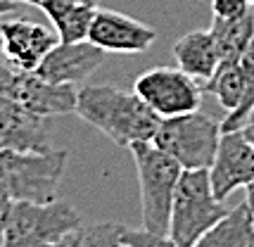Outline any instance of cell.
I'll use <instances>...</instances> for the list:
<instances>
[{"label":"cell","instance_id":"cell-1","mask_svg":"<svg viewBox=\"0 0 254 247\" xmlns=\"http://www.w3.org/2000/svg\"><path fill=\"white\" fill-rule=\"evenodd\" d=\"M74 112L122 147L152 143L162 122V117L152 112L135 90H124L117 86L78 88Z\"/></svg>","mask_w":254,"mask_h":247},{"label":"cell","instance_id":"cell-2","mask_svg":"<svg viewBox=\"0 0 254 247\" xmlns=\"http://www.w3.org/2000/svg\"><path fill=\"white\" fill-rule=\"evenodd\" d=\"M66 150H0V192L12 202H53Z\"/></svg>","mask_w":254,"mask_h":247},{"label":"cell","instance_id":"cell-3","mask_svg":"<svg viewBox=\"0 0 254 247\" xmlns=\"http://www.w3.org/2000/svg\"><path fill=\"white\" fill-rule=\"evenodd\" d=\"M128 150L138 171L143 228L155 233H169L174 195L183 167L155 143H135Z\"/></svg>","mask_w":254,"mask_h":247},{"label":"cell","instance_id":"cell-4","mask_svg":"<svg viewBox=\"0 0 254 247\" xmlns=\"http://www.w3.org/2000/svg\"><path fill=\"white\" fill-rule=\"evenodd\" d=\"M228 212L211 190L209 169H183L174 195L169 236L181 247H192Z\"/></svg>","mask_w":254,"mask_h":247},{"label":"cell","instance_id":"cell-5","mask_svg":"<svg viewBox=\"0 0 254 247\" xmlns=\"http://www.w3.org/2000/svg\"><path fill=\"white\" fill-rule=\"evenodd\" d=\"M221 133V122L195 110L162 119L152 143L169 152L183 169H209Z\"/></svg>","mask_w":254,"mask_h":247},{"label":"cell","instance_id":"cell-6","mask_svg":"<svg viewBox=\"0 0 254 247\" xmlns=\"http://www.w3.org/2000/svg\"><path fill=\"white\" fill-rule=\"evenodd\" d=\"M81 228V216L64 202H12L2 247H36L55 243Z\"/></svg>","mask_w":254,"mask_h":247},{"label":"cell","instance_id":"cell-7","mask_svg":"<svg viewBox=\"0 0 254 247\" xmlns=\"http://www.w3.org/2000/svg\"><path fill=\"white\" fill-rule=\"evenodd\" d=\"M133 90L162 119L199 110L202 93H204L197 79L188 76L183 69L178 67L147 69L135 79Z\"/></svg>","mask_w":254,"mask_h":247},{"label":"cell","instance_id":"cell-8","mask_svg":"<svg viewBox=\"0 0 254 247\" xmlns=\"http://www.w3.org/2000/svg\"><path fill=\"white\" fill-rule=\"evenodd\" d=\"M0 93L43 117H57L76 110V86L50 83L36 71H19L0 62Z\"/></svg>","mask_w":254,"mask_h":247},{"label":"cell","instance_id":"cell-9","mask_svg":"<svg viewBox=\"0 0 254 247\" xmlns=\"http://www.w3.org/2000/svg\"><path fill=\"white\" fill-rule=\"evenodd\" d=\"M60 43L55 29L24 17L0 22V55L19 71H36L43 57Z\"/></svg>","mask_w":254,"mask_h":247},{"label":"cell","instance_id":"cell-10","mask_svg":"<svg viewBox=\"0 0 254 247\" xmlns=\"http://www.w3.org/2000/svg\"><path fill=\"white\" fill-rule=\"evenodd\" d=\"M209 179L211 190L221 202L238 188H247L254 181V147L245 138L243 128L221 133L219 150L209 167Z\"/></svg>","mask_w":254,"mask_h":247},{"label":"cell","instance_id":"cell-11","mask_svg":"<svg viewBox=\"0 0 254 247\" xmlns=\"http://www.w3.org/2000/svg\"><path fill=\"white\" fill-rule=\"evenodd\" d=\"M157 31L128 14L98 7L88 31V41L105 53H145L155 43Z\"/></svg>","mask_w":254,"mask_h":247},{"label":"cell","instance_id":"cell-12","mask_svg":"<svg viewBox=\"0 0 254 247\" xmlns=\"http://www.w3.org/2000/svg\"><path fill=\"white\" fill-rule=\"evenodd\" d=\"M105 62V50L90 41H76V43H60L43 57L36 74L50 83H69L78 86L88 79Z\"/></svg>","mask_w":254,"mask_h":247},{"label":"cell","instance_id":"cell-13","mask_svg":"<svg viewBox=\"0 0 254 247\" xmlns=\"http://www.w3.org/2000/svg\"><path fill=\"white\" fill-rule=\"evenodd\" d=\"M48 117L0 93V150H50Z\"/></svg>","mask_w":254,"mask_h":247},{"label":"cell","instance_id":"cell-14","mask_svg":"<svg viewBox=\"0 0 254 247\" xmlns=\"http://www.w3.org/2000/svg\"><path fill=\"white\" fill-rule=\"evenodd\" d=\"M38 7L53 22L60 41H88L90 24L98 12V0H41Z\"/></svg>","mask_w":254,"mask_h":247},{"label":"cell","instance_id":"cell-15","mask_svg":"<svg viewBox=\"0 0 254 247\" xmlns=\"http://www.w3.org/2000/svg\"><path fill=\"white\" fill-rule=\"evenodd\" d=\"M174 57H176L178 69H183L188 76L197 81H207L216 71L221 57H219V48L211 31H190V34L181 36L174 43Z\"/></svg>","mask_w":254,"mask_h":247},{"label":"cell","instance_id":"cell-16","mask_svg":"<svg viewBox=\"0 0 254 247\" xmlns=\"http://www.w3.org/2000/svg\"><path fill=\"white\" fill-rule=\"evenodd\" d=\"M192 247H254V219L247 202L233 207Z\"/></svg>","mask_w":254,"mask_h":247},{"label":"cell","instance_id":"cell-17","mask_svg":"<svg viewBox=\"0 0 254 247\" xmlns=\"http://www.w3.org/2000/svg\"><path fill=\"white\" fill-rule=\"evenodd\" d=\"M209 31L216 41L221 62H240L254 38V7L252 12H247L245 17H238V19L214 17Z\"/></svg>","mask_w":254,"mask_h":247},{"label":"cell","instance_id":"cell-18","mask_svg":"<svg viewBox=\"0 0 254 247\" xmlns=\"http://www.w3.org/2000/svg\"><path fill=\"white\" fill-rule=\"evenodd\" d=\"M202 90L214 95L226 112L238 110L245 98V74L240 62H219L216 71L202 83Z\"/></svg>","mask_w":254,"mask_h":247},{"label":"cell","instance_id":"cell-19","mask_svg":"<svg viewBox=\"0 0 254 247\" xmlns=\"http://www.w3.org/2000/svg\"><path fill=\"white\" fill-rule=\"evenodd\" d=\"M240 67H243V74H245V98L238 110L228 112L221 119L223 131L243 128L254 110V38H252V43H250V48H247V53L243 55V60H240Z\"/></svg>","mask_w":254,"mask_h":247},{"label":"cell","instance_id":"cell-20","mask_svg":"<svg viewBox=\"0 0 254 247\" xmlns=\"http://www.w3.org/2000/svg\"><path fill=\"white\" fill-rule=\"evenodd\" d=\"M78 247H124L122 226L119 224H95L81 231Z\"/></svg>","mask_w":254,"mask_h":247},{"label":"cell","instance_id":"cell-21","mask_svg":"<svg viewBox=\"0 0 254 247\" xmlns=\"http://www.w3.org/2000/svg\"><path fill=\"white\" fill-rule=\"evenodd\" d=\"M124 247H181L169 233H155L147 228H128L122 226Z\"/></svg>","mask_w":254,"mask_h":247},{"label":"cell","instance_id":"cell-22","mask_svg":"<svg viewBox=\"0 0 254 247\" xmlns=\"http://www.w3.org/2000/svg\"><path fill=\"white\" fill-rule=\"evenodd\" d=\"M211 12L214 17H221V19H238L252 12V2L250 0H211Z\"/></svg>","mask_w":254,"mask_h":247},{"label":"cell","instance_id":"cell-23","mask_svg":"<svg viewBox=\"0 0 254 247\" xmlns=\"http://www.w3.org/2000/svg\"><path fill=\"white\" fill-rule=\"evenodd\" d=\"M10 207H12V200L0 192V247H2V233H5V224H7V216H10Z\"/></svg>","mask_w":254,"mask_h":247},{"label":"cell","instance_id":"cell-24","mask_svg":"<svg viewBox=\"0 0 254 247\" xmlns=\"http://www.w3.org/2000/svg\"><path fill=\"white\" fill-rule=\"evenodd\" d=\"M78 240H81V228L64 236L62 240H55V243H43V245H36V247H78Z\"/></svg>","mask_w":254,"mask_h":247},{"label":"cell","instance_id":"cell-25","mask_svg":"<svg viewBox=\"0 0 254 247\" xmlns=\"http://www.w3.org/2000/svg\"><path fill=\"white\" fill-rule=\"evenodd\" d=\"M19 7V2L17 0H0V17L2 14H10V12H14Z\"/></svg>","mask_w":254,"mask_h":247},{"label":"cell","instance_id":"cell-26","mask_svg":"<svg viewBox=\"0 0 254 247\" xmlns=\"http://www.w3.org/2000/svg\"><path fill=\"white\" fill-rule=\"evenodd\" d=\"M245 192H247V197H245V202H247V207H250V212H252V219H254V181L245 188Z\"/></svg>","mask_w":254,"mask_h":247},{"label":"cell","instance_id":"cell-27","mask_svg":"<svg viewBox=\"0 0 254 247\" xmlns=\"http://www.w3.org/2000/svg\"><path fill=\"white\" fill-rule=\"evenodd\" d=\"M243 133H245V138L252 143V147H254V122H247L243 126Z\"/></svg>","mask_w":254,"mask_h":247},{"label":"cell","instance_id":"cell-28","mask_svg":"<svg viewBox=\"0 0 254 247\" xmlns=\"http://www.w3.org/2000/svg\"><path fill=\"white\" fill-rule=\"evenodd\" d=\"M17 2H26V5H36V7L41 5V0H17Z\"/></svg>","mask_w":254,"mask_h":247},{"label":"cell","instance_id":"cell-29","mask_svg":"<svg viewBox=\"0 0 254 247\" xmlns=\"http://www.w3.org/2000/svg\"><path fill=\"white\" fill-rule=\"evenodd\" d=\"M247 122H254V110H252V114H250V119H247Z\"/></svg>","mask_w":254,"mask_h":247},{"label":"cell","instance_id":"cell-30","mask_svg":"<svg viewBox=\"0 0 254 247\" xmlns=\"http://www.w3.org/2000/svg\"><path fill=\"white\" fill-rule=\"evenodd\" d=\"M250 2H252V7H254V0H250Z\"/></svg>","mask_w":254,"mask_h":247}]
</instances>
